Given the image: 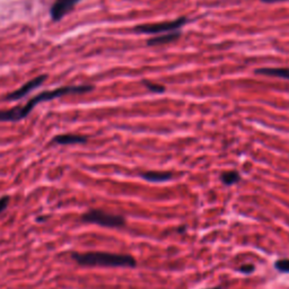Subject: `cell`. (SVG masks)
Wrapping results in <instances>:
<instances>
[{
    "label": "cell",
    "instance_id": "cell-14",
    "mask_svg": "<svg viewBox=\"0 0 289 289\" xmlns=\"http://www.w3.org/2000/svg\"><path fill=\"white\" fill-rule=\"evenodd\" d=\"M8 203H9V197H7L6 195V197L0 198V212H2L3 210L6 209Z\"/></svg>",
    "mask_w": 289,
    "mask_h": 289
},
{
    "label": "cell",
    "instance_id": "cell-3",
    "mask_svg": "<svg viewBox=\"0 0 289 289\" xmlns=\"http://www.w3.org/2000/svg\"><path fill=\"white\" fill-rule=\"evenodd\" d=\"M82 219L86 223L97 224L104 227H121L126 224V219L122 216L108 214L101 210H89L83 215Z\"/></svg>",
    "mask_w": 289,
    "mask_h": 289
},
{
    "label": "cell",
    "instance_id": "cell-10",
    "mask_svg": "<svg viewBox=\"0 0 289 289\" xmlns=\"http://www.w3.org/2000/svg\"><path fill=\"white\" fill-rule=\"evenodd\" d=\"M142 176L144 180L150 181V182H164L171 180L173 174L171 172H156V171H150V172H144L142 174Z\"/></svg>",
    "mask_w": 289,
    "mask_h": 289
},
{
    "label": "cell",
    "instance_id": "cell-11",
    "mask_svg": "<svg viewBox=\"0 0 289 289\" xmlns=\"http://www.w3.org/2000/svg\"><path fill=\"white\" fill-rule=\"evenodd\" d=\"M240 178H241L240 174L235 171H229L222 174V181L223 183L226 185H233L237 183V182L240 181Z\"/></svg>",
    "mask_w": 289,
    "mask_h": 289
},
{
    "label": "cell",
    "instance_id": "cell-16",
    "mask_svg": "<svg viewBox=\"0 0 289 289\" xmlns=\"http://www.w3.org/2000/svg\"><path fill=\"white\" fill-rule=\"evenodd\" d=\"M261 1L266 3H274V2H279V1H286V0H261Z\"/></svg>",
    "mask_w": 289,
    "mask_h": 289
},
{
    "label": "cell",
    "instance_id": "cell-13",
    "mask_svg": "<svg viewBox=\"0 0 289 289\" xmlns=\"http://www.w3.org/2000/svg\"><path fill=\"white\" fill-rule=\"evenodd\" d=\"M144 86L149 89V91L154 92V93H163V92H165V87L163 86V85L154 84V83H151V82H147V80H144Z\"/></svg>",
    "mask_w": 289,
    "mask_h": 289
},
{
    "label": "cell",
    "instance_id": "cell-9",
    "mask_svg": "<svg viewBox=\"0 0 289 289\" xmlns=\"http://www.w3.org/2000/svg\"><path fill=\"white\" fill-rule=\"evenodd\" d=\"M180 32H171L166 33L164 35H159L157 37H152L149 41L147 42L148 45H161V44H166L171 43V42L176 41L178 37H180Z\"/></svg>",
    "mask_w": 289,
    "mask_h": 289
},
{
    "label": "cell",
    "instance_id": "cell-7",
    "mask_svg": "<svg viewBox=\"0 0 289 289\" xmlns=\"http://www.w3.org/2000/svg\"><path fill=\"white\" fill-rule=\"evenodd\" d=\"M53 142L59 144H85L87 142V138L79 135H59L54 137Z\"/></svg>",
    "mask_w": 289,
    "mask_h": 289
},
{
    "label": "cell",
    "instance_id": "cell-1",
    "mask_svg": "<svg viewBox=\"0 0 289 289\" xmlns=\"http://www.w3.org/2000/svg\"><path fill=\"white\" fill-rule=\"evenodd\" d=\"M94 89L91 85H82V86H67L52 89V91H46L40 93L35 97L27 102L26 105L24 106H16L9 110H0V121L1 122H18L26 118L32 110L35 108L37 104L42 102L56 100L59 97L71 95V94H84Z\"/></svg>",
    "mask_w": 289,
    "mask_h": 289
},
{
    "label": "cell",
    "instance_id": "cell-5",
    "mask_svg": "<svg viewBox=\"0 0 289 289\" xmlns=\"http://www.w3.org/2000/svg\"><path fill=\"white\" fill-rule=\"evenodd\" d=\"M80 0H56L50 9V16L53 22H60L68 12L74 9Z\"/></svg>",
    "mask_w": 289,
    "mask_h": 289
},
{
    "label": "cell",
    "instance_id": "cell-8",
    "mask_svg": "<svg viewBox=\"0 0 289 289\" xmlns=\"http://www.w3.org/2000/svg\"><path fill=\"white\" fill-rule=\"evenodd\" d=\"M256 74L289 79V68H260L256 70Z\"/></svg>",
    "mask_w": 289,
    "mask_h": 289
},
{
    "label": "cell",
    "instance_id": "cell-15",
    "mask_svg": "<svg viewBox=\"0 0 289 289\" xmlns=\"http://www.w3.org/2000/svg\"><path fill=\"white\" fill-rule=\"evenodd\" d=\"M240 271L243 274H251L254 271V266L253 265H246L240 268Z\"/></svg>",
    "mask_w": 289,
    "mask_h": 289
},
{
    "label": "cell",
    "instance_id": "cell-17",
    "mask_svg": "<svg viewBox=\"0 0 289 289\" xmlns=\"http://www.w3.org/2000/svg\"><path fill=\"white\" fill-rule=\"evenodd\" d=\"M209 289H222V288H219V287H216V288H209Z\"/></svg>",
    "mask_w": 289,
    "mask_h": 289
},
{
    "label": "cell",
    "instance_id": "cell-12",
    "mask_svg": "<svg viewBox=\"0 0 289 289\" xmlns=\"http://www.w3.org/2000/svg\"><path fill=\"white\" fill-rule=\"evenodd\" d=\"M275 268L280 273L289 274V259H283L275 263Z\"/></svg>",
    "mask_w": 289,
    "mask_h": 289
},
{
    "label": "cell",
    "instance_id": "cell-6",
    "mask_svg": "<svg viewBox=\"0 0 289 289\" xmlns=\"http://www.w3.org/2000/svg\"><path fill=\"white\" fill-rule=\"evenodd\" d=\"M45 79H46V75L37 76V77L31 79L26 84H24L20 88L9 93V94L7 95L6 100L7 101H18L20 99H23V97L26 96L28 93H31L35 88L41 86V85L45 82Z\"/></svg>",
    "mask_w": 289,
    "mask_h": 289
},
{
    "label": "cell",
    "instance_id": "cell-4",
    "mask_svg": "<svg viewBox=\"0 0 289 289\" xmlns=\"http://www.w3.org/2000/svg\"><path fill=\"white\" fill-rule=\"evenodd\" d=\"M185 17H180V18L171 20V22L155 23V24H144L135 27V31L143 34H159V33H171L176 32L178 28H181L186 23Z\"/></svg>",
    "mask_w": 289,
    "mask_h": 289
},
{
    "label": "cell",
    "instance_id": "cell-2",
    "mask_svg": "<svg viewBox=\"0 0 289 289\" xmlns=\"http://www.w3.org/2000/svg\"><path fill=\"white\" fill-rule=\"evenodd\" d=\"M74 260L82 266L92 267H135L136 260L126 254H113L106 252H87L72 254Z\"/></svg>",
    "mask_w": 289,
    "mask_h": 289
}]
</instances>
